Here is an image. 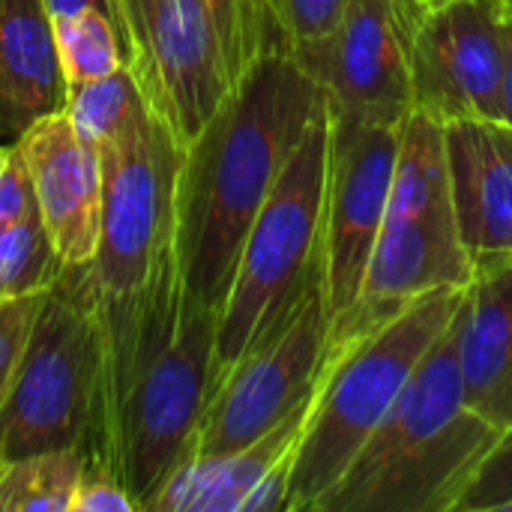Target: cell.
Wrapping results in <instances>:
<instances>
[{"mask_svg":"<svg viewBox=\"0 0 512 512\" xmlns=\"http://www.w3.org/2000/svg\"><path fill=\"white\" fill-rule=\"evenodd\" d=\"M87 456L51 450L0 462V512H69Z\"/></svg>","mask_w":512,"mask_h":512,"instance_id":"20","label":"cell"},{"mask_svg":"<svg viewBox=\"0 0 512 512\" xmlns=\"http://www.w3.org/2000/svg\"><path fill=\"white\" fill-rule=\"evenodd\" d=\"M144 108L147 102L132 69L120 66L111 75L69 87L63 111L81 141H87L90 147H102L105 141L117 138Z\"/></svg>","mask_w":512,"mask_h":512,"instance_id":"22","label":"cell"},{"mask_svg":"<svg viewBox=\"0 0 512 512\" xmlns=\"http://www.w3.org/2000/svg\"><path fill=\"white\" fill-rule=\"evenodd\" d=\"M512 501V429L501 435L474 480L468 483L456 512H504Z\"/></svg>","mask_w":512,"mask_h":512,"instance_id":"25","label":"cell"},{"mask_svg":"<svg viewBox=\"0 0 512 512\" xmlns=\"http://www.w3.org/2000/svg\"><path fill=\"white\" fill-rule=\"evenodd\" d=\"M126 66L186 147L249 66L282 48L264 0H114Z\"/></svg>","mask_w":512,"mask_h":512,"instance_id":"5","label":"cell"},{"mask_svg":"<svg viewBox=\"0 0 512 512\" xmlns=\"http://www.w3.org/2000/svg\"><path fill=\"white\" fill-rule=\"evenodd\" d=\"M33 180L48 243L63 267H84L96 255L102 228V159L78 138L66 111L42 117L12 141Z\"/></svg>","mask_w":512,"mask_h":512,"instance_id":"14","label":"cell"},{"mask_svg":"<svg viewBox=\"0 0 512 512\" xmlns=\"http://www.w3.org/2000/svg\"><path fill=\"white\" fill-rule=\"evenodd\" d=\"M399 126L330 117V159L321 219V279L330 324L357 300L390 204Z\"/></svg>","mask_w":512,"mask_h":512,"instance_id":"11","label":"cell"},{"mask_svg":"<svg viewBox=\"0 0 512 512\" xmlns=\"http://www.w3.org/2000/svg\"><path fill=\"white\" fill-rule=\"evenodd\" d=\"M426 6H435V3H444V0H423Z\"/></svg>","mask_w":512,"mask_h":512,"instance_id":"32","label":"cell"},{"mask_svg":"<svg viewBox=\"0 0 512 512\" xmlns=\"http://www.w3.org/2000/svg\"><path fill=\"white\" fill-rule=\"evenodd\" d=\"M327 342L330 312L318 270L294 306L216 378L186 459L246 447L279 426L312 396Z\"/></svg>","mask_w":512,"mask_h":512,"instance_id":"9","label":"cell"},{"mask_svg":"<svg viewBox=\"0 0 512 512\" xmlns=\"http://www.w3.org/2000/svg\"><path fill=\"white\" fill-rule=\"evenodd\" d=\"M309 408L312 396L258 441L228 453L186 459L153 495L144 512H240L243 501L270 471L294 459Z\"/></svg>","mask_w":512,"mask_h":512,"instance_id":"18","label":"cell"},{"mask_svg":"<svg viewBox=\"0 0 512 512\" xmlns=\"http://www.w3.org/2000/svg\"><path fill=\"white\" fill-rule=\"evenodd\" d=\"M474 258L453 219H384L354 306L330 324V342H348L417 297L438 288H465Z\"/></svg>","mask_w":512,"mask_h":512,"instance_id":"13","label":"cell"},{"mask_svg":"<svg viewBox=\"0 0 512 512\" xmlns=\"http://www.w3.org/2000/svg\"><path fill=\"white\" fill-rule=\"evenodd\" d=\"M504 512H512V501H510V504H507V507H504Z\"/></svg>","mask_w":512,"mask_h":512,"instance_id":"33","label":"cell"},{"mask_svg":"<svg viewBox=\"0 0 512 512\" xmlns=\"http://www.w3.org/2000/svg\"><path fill=\"white\" fill-rule=\"evenodd\" d=\"M3 165H6V147H0V177H3Z\"/></svg>","mask_w":512,"mask_h":512,"instance_id":"31","label":"cell"},{"mask_svg":"<svg viewBox=\"0 0 512 512\" xmlns=\"http://www.w3.org/2000/svg\"><path fill=\"white\" fill-rule=\"evenodd\" d=\"M462 288H438L384 324L327 345L312 408L294 450L282 512H315L393 408L420 360L450 327Z\"/></svg>","mask_w":512,"mask_h":512,"instance_id":"4","label":"cell"},{"mask_svg":"<svg viewBox=\"0 0 512 512\" xmlns=\"http://www.w3.org/2000/svg\"><path fill=\"white\" fill-rule=\"evenodd\" d=\"M501 120L512 126V9L507 21V63H504V90H501Z\"/></svg>","mask_w":512,"mask_h":512,"instance_id":"30","label":"cell"},{"mask_svg":"<svg viewBox=\"0 0 512 512\" xmlns=\"http://www.w3.org/2000/svg\"><path fill=\"white\" fill-rule=\"evenodd\" d=\"M324 93L285 51L261 54L183 147L174 186V255L183 309H222L243 240Z\"/></svg>","mask_w":512,"mask_h":512,"instance_id":"1","label":"cell"},{"mask_svg":"<svg viewBox=\"0 0 512 512\" xmlns=\"http://www.w3.org/2000/svg\"><path fill=\"white\" fill-rule=\"evenodd\" d=\"M510 0L426 6L414 36V108L438 123L501 120Z\"/></svg>","mask_w":512,"mask_h":512,"instance_id":"12","label":"cell"},{"mask_svg":"<svg viewBox=\"0 0 512 512\" xmlns=\"http://www.w3.org/2000/svg\"><path fill=\"white\" fill-rule=\"evenodd\" d=\"M99 303L90 267H63L45 288L3 414L0 462L81 450L99 408Z\"/></svg>","mask_w":512,"mask_h":512,"instance_id":"6","label":"cell"},{"mask_svg":"<svg viewBox=\"0 0 512 512\" xmlns=\"http://www.w3.org/2000/svg\"><path fill=\"white\" fill-rule=\"evenodd\" d=\"M54 39L66 87L96 81L126 66V45L114 18L102 9L54 15Z\"/></svg>","mask_w":512,"mask_h":512,"instance_id":"21","label":"cell"},{"mask_svg":"<svg viewBox=\"0 0 512 512\" xmlns=\"http://www.w3.org/2000/svg\"><path fill=\"white\" fill-rule=\"evenodd\" d=\"M42 3H45V9L51 12V18H54V15H69V12H78V9H102V12H108V15L114 18V24H117V30H120V18H117L114 0H42Z\"/></svg>","mask_w":512,"mask_h":512,"instance_id":"29","label":"cell"},{"mask_svg":"<svg viewBox=\"0 0 512 512\" xmlns=\"http://www.w3.org/2000/svg\"><path fill=\"white\" fill-rule=\"evenodd\" d=\"M327 159L330 111L324 102L243 240L216 321L219 375L237 363L318 276Z\"/></svg>","mask_w":512,"mask_h":512,"instance_id":"7","label":"cell"},{"mask_svg":"<svg viewBox=\"0 0 512 512\" xmlns=\"http://www.w3.org/2000/svg\"><path fill=\"white\" fill-rule=\"evenodd\" d=\"M423 0H348L318 42L291 48L336 120L402 126L414 108V36Z\"/></svg>","mask_w":512,"mask_h":512,"instance_id":"10","label":"cell"},{"mask_svg":"<svg viewBox=\"0 0 512 512\" xmlns=\"http://www.w3.org/2000/svg\"><path fill=\"white\" fill-rule=\"evenodd\" d=\"M216 321V312L183 309L180 291L171 288L153 300L138 333L102 357L84 456L123 483L138 512L189 456L219 378Z\"/></svg>","mask_w":512,"mask_h":512,"instance_id":"2","label":"cell"},{"mask_svg":"<svg viewBox=\"0 0 512 512\" xmlns=\"http://www.w3.org/2000/svg\"><path fill=\"white\" fill-rule=\"evenodd\" d=\"M501 435L468 408L447 327L315 512H456Z\"/></svg>","mask_w":512,"mask_h":512,"instance_id":"3","label":"cell"},{"mask_svg":"<svg viewBox=\"0 0 512 512\" xmlns=\"http://www.w3.org/2000/svg\"><path fill=\"white\" fill-rule=\"evenodd\" d=\"M60 270L39 213L0 228V303L45 291Z\"/></svg>","mask_w":512,"mask_h":512,"instance_id":"23","label":"cell"},{"mask_svg":"<svg viewBox=\"0 0 512 512\" xmlns=\"http://www.w3.org/2000/svg\"><path fill=\"white\" fill-rule=\"evenodd\" d=\"M102 228L87 264L102 312H123L144 300L174 255V186L183 147L144 108L117 138L105 141Z\"/></svg>","mask_w":512,"mask_h":512,"instance_id":"8","label":"cell"},{"mask_svg":"<svg viewBox=\"0 0 512 512\" xmlns=\"http://www.w3.org/2000/svg\"><path fill=\"white\" fill-rule=\"evenodd\" d=\"M42 297L45 291H36V294H24V297L0 303V414H3V405L15 378V369H18V360H21L24 342L30 336L33 318L42 306Z\"/></svg>","mask_w":512,"mask_h":512,"instance_id":"26","label":"cell"},{"mask_svg":"<svg viewBox=\"0 0 512 512\" xmlns=\"http://www.w3.org/2000/svg\"><path fill=\"white\" fill-rule=\"evenodd\" d=\"M54 18L42 0H0V138L9 144L66 108Z\"/></svg>","mask_w":512,"mask_h":512,"instance_id":"17","label":"cell"},{"mask_svg":"<svg viewBox=\"0 0 512 512\" xmlns=\"http://www.w3.org/2000/svg\"><path fill=\"white\" fill-rule=\"evenodd\" d=\"M387 219H453L444 123L417 108L399 126Z\"/></svg>","mask_w":512,"mask_h":512,"instance_id":"19","label":"cell"},{"mask_svg":"<svg viewBox=\"0 0 512 512\" xmlns=\"http://www.w3.org/2000/svg\"><path fill=\"white\" fill-rule=\"evenodd\" d=\"M69 512H138V507L102 462L87 459Z\"/></svg>","mask_w":512,"mask_h":512,"instance_id":"27","label":"cell"},{"mask_svg":"<svg viewBox=\"0 0 512 512\" xmlns=\"http://www.w3.org/2000/svg\"><path fill=\"white\" fill-rule=\"evenodd\" d=\"M282 48H300L324 39L348 9V0H264Z\"/></svg>","mask_w":512,"mask_h":512,"instance_id":"24","label":"cell"},{"mask_svg":"<svg viewBox=\"0 0 512 512\" xmlns=\"http://www.w3.org/2000/svg\"><path fill=\"white\" fill-rule=\"evenodd\" d=\"M450 204L468 255H512V126L456 120L444 126Z\"/></svg>","mask_w":512,"mask_h":512,"instance_id":"16","label":"cell"},{"mask_svg":"<svg viewBox=\"0 0 512 512\" xmlns=\"http://www.w3.org/2000/svg\"><path fill=\"white\" fill-rule=\"evenodd\" d=\"M510 6H512V0H510Z\"/></svg>","mask_w":512,"mask_h":512,"instance_id":"34","label":"cell"},{"mask_svg":"<svg viewBox=\"0 0 512 512\" xmlns=\"http://www.w3.org/2000/svg\"><path fill=\"white\" fill-rule=\"evenodd\" d=\"M465 402L501 432L512 429V255L477 258L450 321Z\"/></svg>","mask_w":512,"mask_h":512,"instance_id":"15","label":"cell"},{"mask_svg":"<svg viewBox=\"0 0 512 512\" xmlns=\"http://www.w3.org/2000/svg\"><path fill=\"white\" fill-rule=\"evenodd\" d=\"M33 213H39V207H36L30 171L24 165L21 150L15 144H6V165L0 177V228L27 219Z\"/></svg>","mask_w":512,"mask_h":512,"instance_id":"28","label":"cell"}]
</instances>
